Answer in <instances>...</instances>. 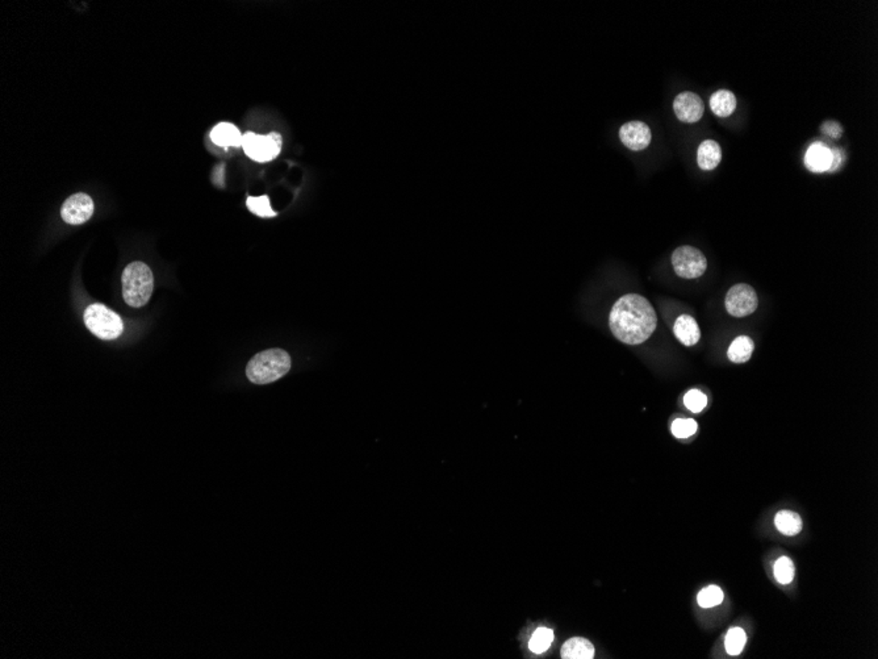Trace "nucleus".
<instances>
[{
  "instance_id": "11",
  "label": "nucleus",
  "mask_w": 878,
  "mask_h": 659,
  "mask_svg": "<svg viewBox=\"0 0 878 659\" xmlns=\"http://www.w3.org/2000/svg\"><path fill=\"white\" fill-rule=\"evenodd\" d=\"M833 162V149L826 147L822 142H814L807 149L805 154V165L811 173H826L830 170Z\"/></svg>"
},
{
  "instance_id": "16",
  "label": "nucleus",
  "mask_w": 878,
  "mask_h": 659,
  "mask_svg": "<svg viewBox=\"0 0 878 659\" xmlns=\"http://www.w3.org/2000/svg\"><path fill=\"white\" fill-rule=\"evenodd\" d=\"M710 107L718 118H728L736 108V98L728 90H719L711 95Z\"/></svg>"
},
{
  "instance_id": "5",
  "label": "nucleus",
  "mask_w": 878,
  "mask_h": 659,
  "mask_svg": "<svg viewBox=\"0 0 878 659\" xmlns=\"http://www.w3.org/2000/svg\"><path fill=\"white\" fill-rule=\"evenodd\" d=\"M242 147L246 156L250 157L254 161L270 162L281 154L283 138L276 132H271L266 136L247 132L242 136Z\"/></svg>"
},
{
  "instance_id": "18",
  "label": "nucleus",
  "mask_w": 878,
  "mask_h": 659,
  "mask_svg": "<svg viewBox=\"0 0 878 659\" xmlns=\"http://www.w3.org/2000/svg\"><path fill=\"white\" fill-rule=\"evenodd\" d=\"M752 351H753V341L747 336H741L731 342L727 356L733 364H744L751 358Z\"/></svg>"
},
{
  "instance_id": "10",
  "label": "nucleus",
  "mask_w": 878,
  "mask_h": 659,
  "mask_svg": "<svg viewBox=\"0 0 878 659\" xmlns=\"http://www.w3.org/2000/svg\"><path fill=\"white\" fill-rule=\"evenodd\" d=\"M619 138L627 149L641 152L651 144V129L643 121H629L619 129Z\"/></svg>"
},
{
  "instance_id": "24",
  "label": "nucleus",
  "mask_w": 878,
  "mask_h": 659,
  "mask_svg": "<svg viewBox=\"0 0 878 659\" xmlns=\"http://www.w3.org/2000/svg\"><path fill=\"white\" fill-rule=\"evenodd\" d=\"M672 433L677 439H688L697 432V422L693 419H677L672 422Z\"/></svg>"
},
{
  "instance_id": "25",
  "label": "nucleus",
  "mask_w": 878,
  "mask_h": 659,
  "mask_svg": "<svg viewBox=\"0 0 878 659\" xmlns=\"http://www.w3.org/2000/svg\"><path fill=\"white\" fill-rule=\"evenodd\" d=\"M684 404L688 408L689 411L693 413H699L707 404V395L702 394L698 390H692L684 398Z\"/></svg>"
},
{
  "instance_id": "8",
  "label": "nucleus",
  "mask_w": 878,
  "mask_h": 659,
  "mask_svg": "<svg viewBox=\"0 0 878 659\" xmlns=\"http://www.w3.org/2000/svg\"><path fill=\"white\" fill-rule=\"evenodd\" d=\"M95 205L87 193H74L64 201L61 216L70 225H81L91 219Z\"/></svg>"
},
{
  "instance_id": "6",
  "label": "nucleus",
  "mask_w": 878,
  "mask_h": 659,
  "mask_svg": "<svg viewBox=\"0 0 878 659\" xmlns=\"http://www.w3.org/2000/svg\"><path fill=\"white\" fill-rule=\"evenodd\" d=\"M675 273L684 279H696L705 274L707 269V257L697 247H680L670 257Z\"/></svg>"
},
{
  "instance_id": "14",
  "label": "nucleus",
  "mask_w": 878,
  "mask_h": 659,
  "mask_svg": "<svg viewBox=\"0 0 878 659\" xmlns=\"http://www.w3.org/2000/svg\"><path fill=\"white\" fill-rule=\"evenodd\" d=\"M210 140L218 147H242V135L236 125L220 123L210 130Z\"/></svg>"
},
{
  "instance_id": "21",
  "label": "nucleus",
  "mask_w": 878,
  "mask_h": 659,
  "mask_svg": "<svg viewBox=\"0 0 878 659\" xmlns=\"http://www.w3.org/2000/svg\"><path fill=\"white\" fill-rule=\"evenodd\" d=\"M246 205L249 208V211L253 212L254 215L259 216V218H275L276 212L271 208V203L269 196H249L246 201Z\"/></svg>"
},
{
  "instance_id": "22",
  "label": "nucleus",
  "mask_w": 878,
  "mask_h": 659,
  "mask_svg": "<svg viewBox=\"0 0 878 659\" xmlns=\"http://www.w3.org/2000/svg\"><path fill=\"white\" fill-rule=\"evenodd\" d=\"M773 571H775V578L777 579V582L781 583V585L792 583V580L794 579V575H796L794 565H793L792 559H789L788 557H781V558L777 559L776 563H775Z\"/></svg>"
},
{
  "instance_id": "19",
  "label": "nucleus",
  "mask_w": 878,
  "mask_h": 659,
  "mask_svg": "<svg viewBox=\"0 0 878 659\" xmlns=\"http://www.w3.org/2000/svg\"><path fill=\"white\" fill-rule=\"evenodd\" d=\"M747 642V634L742 628H731L724 638V648L730 655H739Z\"/></svg>"
},
{
  "instance_id": "7",
  "label": "nucleus",
  "mask_w": 878,
  "mask_h": 659,
  "mask_svg": "<svg viewBox=\"0 0 878 659\" xmlns=\"http://www.w3.org/2000/svg\"><path fill=\"white\" fill-rule=\"evenodd\" d=\"M726 310L733 317H745L758 310L759 299L750 284H736L726 295Z\"/></svg>"
},
{
  "instance_id": "4",
  "label": "nucleus",
  "mask_w": 878,
  "mask_h": 659,
  "mask_svg": "<svg viewBox=\"0 0 878 659\" xmlns=\"http://www.w3.org/2000/svg\"><path fill=\"white\" fill-rule=\"evenodd\" d=\"M84 322L91 333L101 339H118L124 330L123 321L118 313L99 303L91 304L86 310Z\"/></svg>"
},
{
  "instance_id": "3",
  "label": "nucleus",
  "mask_w": 878,
  "mask_h": 659,
  "mask_svg": "<svg viewBox=\"0 0 878 659\" xmlns=\"http://www.w3.org/2000/svg\"><path fill=\"white\" fill-rule=\"evenodd\" d=\"M123 298L128 305L141 308L147 304L154 290V276L144 262H132L123 273Z\"/></svg>"
},
{
  "instance_id": "1",
  "label": "nucleus",
  "mask_w": 878,
  "mask_h": 659,
  "mask_svg": "<svg viewBox=\"0 0 878 659\" xmlns=\"http://www.w3.org/2000/svg\"><path fill=\"white\" fill-rule=\"evenodd\" d=\"M658 316L651 303L638 293H629L617 300L609 316V327L618 341L639 345L656 330Z\"/></svg>"
},
{
  "instance_id": "9",
  "label": "nucleus",
  "mask_w": 878,
  "mask_h": 659,
  "mask_svg": "<svg viewBox=\"0 0 878 659\" xmlns=\"http://www.w3.org/2000/svg\"><path fill=\"white\" fill-rule=\"evenodd\" d=\"M673 111L680 121L692 124V123H697L698 120H701L705 107H704V101L697 94L684 91L675 98Z\"/></svg>"
},
{
  "instance_id": "15",
  "label": "nucleus",
  "mask_w": 878,
  "mask_h": 659,
  "mask_svg": "<svg viewBox=\"0 0 878 659\" xmlns=\"http://www.w3.org/2000/svg\"><path fill=\"white\" fill-rule=\"evenodd\" d=\"M595 657V646L582 637H575L565 642L561 648V658L592 659Z\"/></svg>"
},
{
  "instance_id": "27",
  "label": "nucleus",
  "mask_w": 878,
  "mask_h": 659,
  "mask_svg": "<svg viewBox=\"0 0 878 659\" xmlns=\"http://www.w3.org/2000/svg\"><path fill=\"white\" fill-rule=\"evenodd\" d=\"M842 152H840L839 149H833V162H831V167H830L828 173H833L835 170H838V169L840 167V165H842Z\"/></svg>"
},
{
  "instance_id": "17",
  "label": "nucleus",
  "mask_w": 878,
  "mask_h": 659,
  "mask_svg": "<svg viewBox=\"0 0 878 659\" xmlns=\"http://www.w3.org/2000/svg\"><path fill=\"white\" fill-rule=\"evenodd\" d=\"M775 525L784 536H797L802 529V520L798 513L785 509L776 514Z\"/></svg>"
},
{
  "instance_id": "12",
  "label": "nucleus",
  "mask_w": 878,
  "mask_h": 659,
  "mask_svg": "<svg viewBox=\"0 0 878 659\" xmlns=\"http://www.w3.org/2000/svg\"><path fill=\"white\" fill-rule=\"evenodd\" d=\"M675 336L677 337L681 344H684L685 347H693L696 345L699 337H701V332L698 327L697 321L694 320L692 316L689 315H681L679 319L675 322L673 327Z\"/></svg>"
},
{
  "instance_id": "2",
  "label": "nucleus",
  "mask_w": 878,
  "mask_h": 659,
  "mask_svg": "<svg viewBox=\"0 0 878 659\" xmlns=\"http://www.w3.org/2000/svg\"><path fill=\"white\" fill-rule=\"evenodd\" d=\"M290 354L283 349H269L255 354L246 366V376L254 385H269L290 371Z\"/></svg>"
},
{
  "instance_id": "26",
  "label": "nucleus",
  "mask_w": 878,
  "mask_h": 659,
  "mask_svg": "<svg viewBox=\"0 0 878 659\" xmlns=\"http://www.w3.org/2000/svg\"><path fill=\"white\" fill-rule=\"evenodd\" d=\"M822 133L831 138H840L843 136V127L838 121H826L822 125Z\"/></svg>"
},
{
  "instance_id": "20",
  "label": "nucleus",
  "mask_w": 878,
  "mask_h": 659,
  "mask_svg": "<svg viewBox=\"0 0 878 659\" xmlns=\"http://www.w3.org/2000/svg\"><path fill=\"white\" fill-rule=\"evenodd\" d=\"M553 641V632L547 628H538L529 642L530 650L535 654H542L550 648Z\"/></svg>"
},
{
  "instance_id": "23",
  "label": "nucleus",
  "mask_w": 878,
  "mask_h": 659,
  "mask_svg": "<svg viewBox=\"0 0 878 659\" xmlns=\"http://www.w3.org/2000/svg\"><path fill=\"white\" fill-rule=\"evenodd\" d=\"M724 591L718 586H709L704 588L697 596L698 604L701 608H713L724 602Z\"/></svg>"
},
{
  "instance_id": "13",
  "label": "nucleus",
  "mask_w": 878,
  "mask_h": 659,
  "mask_svg": "<svg viewBox=\"0 0 878 659\" xmlns=\"http://www.w3.org/2000/svg\"><path fill=\"white\" fill-rule=\"evenodd\" d=\"M722 161V149L714 140H705L699 144L697 152V164L699 169L710 171L714 170Z\"/></svg>"
}]
</instances>
